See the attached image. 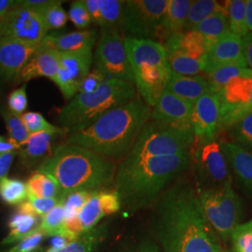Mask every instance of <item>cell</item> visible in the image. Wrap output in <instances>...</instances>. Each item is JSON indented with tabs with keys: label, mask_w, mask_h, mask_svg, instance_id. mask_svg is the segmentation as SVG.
Segmentation results:
<instances>
[{
	"label": "cell",
	"mask_w": 252,
	"mask_h": 252,
	"mask_svg": "<svg viewBox=\"0 0 252 252\" xmlns=\"http://www.w3.org/2000/svg\"><path fill=\"white\" fill-rule=\"evenodd\" d=\"M155 230L163 252H220V237L203 213L197 190L180 181L162 194Z\"/></svg>",
	"instance_id": "cell-1"
},
{
	"label": "cell",
	"mask_w": 252,
	"mask_h": 252,
	"mask_svg": "<svg viewBox=\"0 0 252 252\" xmlns=\"http://www.w3.org/2000/svg\"><path fill=\"white\" fill-rule=\"evenodd\" d=\"M190 164V154L140 157L126 155L114 177L122 206L135 211L148 207Z\"/></svg>",
	"instance_id": "cell-2"
},
{
	"label": "cell",
	"mask_w": 252,
	"mask_h": 252,
	"mask_svg": "<svg viewBox=\"0 0 252 252\" xmlns=\"http://www.w3.org/2000/svg\"><path fill=\"white\" fill-rule=\"evenodd\" d=\"M151 116L152 108L135 96L112 108L88 127L72 133L67 144L79 146L108 159L122 158L130 153Z\"/></svg>",
	"instance_id": "cell-3"
},
{
	"label": "cell",
	"mask_w": 252,
	"mask_h": 252,
	"mask_svg": "<svg viewBox=\"0 0 252 252\" xmlns=\"http://www.w3.org/2000/svg\"><path fill=\"white\" fill-rule=\"evenodd\" d=\"M54 179L60 199L74 191H98L114 182L116 166L107 157L79 146L61 145L38 166Z\"/></svg>",
	"instance_id": "cell-4"
},
{
	"label": "cell",
	"mask_w": 252,
	"mask_h": 252,
	"mask_svg": "<svg viewBox=\"0 0 252 252\" xmlns=\"http://www.w3.org/2000/svg\"><path fill=\"white\" fill-rule=\"evenodd\" d=\"M135 97L134 83L107 80L91 94H77L58 113V122L63 131L78 132L91 126L112 108Z\"/></svg>",
	"instance_id": "cell-5"
},
{
	"label": "cell",
	"mask_w": 252,
	"mask_h": 252,
	"mask_svg": "<svg viewBox=\"0 0 252 252\" xmlns=\"http://www.w3.org/2000/svg\"><path fill=\"white\" fill-rule=\"evenodd\" d=\"M203 213L218 236L229 241L234 228L241 223L243 203L233 188V180L218 189L197 191Z\"/></svg>",
	"instance_id": "cell-6"
},
{
	"label": "cell",
	"mask_w": 252,
	"mask_h": 252,
	"mask_svg": "<svg viewBox=\"0 0 252 252\" xmlns=\"http://www.w3.org/2000/svg\"><path fill=\"white\" fill-rule=\"evenodd\" d=\"M194 140L193 130L161 126L150 120L128 154L140 157L179 155L189 153Z\"/></svg>",
	"instance_id": "cell-7"
},
{
	"label": "cell",
	"mask_w": 252,
	"mask_h": 252,
	"mask_svg": "<svg viewBox=\"0 0 252 252\" xmlns=\"http://www.w3.org/2000/svg\"><path fill=\"white\" fill-rule=\"evenodd\" d=\"M168 0L126 1L121 28L126 37L159 39Z\"/></svg>",
	"instance_id": "cell-8"
},
{
	"label": "cell",
	"mask_w": 252,
	"mask_h": 252,
	"mask_svg": "<svg viewBox=\"0 0 252 252\" xmlns=\"http://www.w3.org/2000/svg\"><path fill=\"white\" fill-rule=\"evenodd\" d=\"M124 40L125 38L118 28H101V35L94 54L95 69L99 70L107 80L134 83Z\"/></svg>",
	"instance_id": "cell-9"
},
{
	"label": "cell",
	"mask_w": 252,
	"mask_h": 252,
	"mask_svg": "<svg viewBox=\"0 0 252 252\" xmlns=\"http://www.w3.org/2000/svg\"><path fill=\"white\" fill-rule=\"evenodd\" d=\"M190 160L196 171L197 191L220 189L233 180L225 155L216 140L199 145Z\"/></svg>",
	"instance_id": "cell-10"
},
{
	"label": "cell",
	"mask_w": 252,
	"mask_h": 252,
	"mask_svg": "<svg viewBox=\"0 0 252 252\" xmlns=\"http://www.w3.org/2000/svg\"><path fill=\"white\" fill-rule=\"evenodd\" d=\"M220 105V128L229 130L252 112V77L230 81L216 94Z\"/></svg>",
	"instance_id": "cell-11"
},
{
	"label": "cell",
	"mask_w": 252,
	"mask_h": 252,
	"mask_svg": "<svg viewBox=\"0 0 252 252\" xmlns=\"http://www.w3.org/2000/svg\"><path fill=\"white\" fill-rule=\"evenodd\" d=\"M48 29L36 9L16 7L3 22L0 37H10L32 44H40Z\"/></svg>",
	"instance_id": "cell-12"
},
{
	"label": "cell",
	"mask_w": 252,
	"mask_h": 252,
	"mask_svg": "<svg viewBox=\"0 0 252 252\" xmlns=\"http://www.w3.org/2000/svg\"><path fill=\"white\" fill-rule=\"evenodd\" d=\"M60 68L54 82L59 87L66 99L76 95L81 81L90 72L94 61L92 49L76 52L60 53Z\"/></svg>",
	"instance_id": "cell-13"
},
{
	"label": "cell",
	"mask_w": 252,
	"mask_h": 252,
	"mask_svg": "<svg viewBox=\"0 0 252 252\" xmlns=\"http://www.w3.org/2000/svg\"><path fill=\"white\" fill-rule=\"evenodd\" d=\"M191 125L195 139L206 143L215 140L220 128V105L216 94L207 93L194 104Z\"/></svg>",
	"instance_id": "cell-14"
},
{
	"label": "cell",
	"mask_w": 252,
	"mask_h": 252,
	"mask_svg": "<svg viewBox=\"0 0 252 252\" xmlns=\"http://www.w3.org/2000/svg\"><path fill=\"white\" fill-rule=\"evenodd\" d=\"M153 108L151 121L154 123L182 130H193L191 125L193 104L170 92L163 91Z\"/></svg>",
	"instance_id": "cell-15"
},
{
	"label": "cell",
	"mask_w": 252,
	"mask_h": 252,
	"mask_svg": "<svg viewBox=\"0 0 252 252\" xmlns=\"http://www.w3.org/2000/svg\"><path fill=\"white\" fill-rule=\"evenodd\" d=\"M40 44H32L10 37H0V78L17 79Z\"/></svg>",
	"instance_id": "cell-16"
},
{
	"label": "cell",
	"mask_w": 252,
	"mask_h": 252,
	"mask_svg": "<svg viewBox=\"0 0 252 252\" xmlns=\"http://www.w3.org/2000/svg\"><path fill=\"white\" fill-rule=\"evenodd\" d=\"M134 84L141 99L152 108L165 90L171 76L168 64L144 65L132 70Z\"/></svg>",
	"instance_id": "cell-17"
},
{
	"label": "cell",
	"mask_w": 252,
	"mask_h": 252,
	"mask_svg": "<svg viewBox=\"0 0 252 252\" xmlns=\"http://www.w3.org/2000/svg\"><path fill=\"white\" fill-rule=\"evenodd\" d=\"M224 66L247 67L242 51V38L228 33L207 50L204 60V72Z\"/></svg>",
	"instance_id": "cell-18"
},
{
	"label": "cell",
	"mask_w": 252,
	"mask_h": 252,
	"mask_svg": "<svg viewBox=\"0 0 252 252\" xmlns=\"http://www.w3.org/2000/svg\"><path fill=\"white\" fill-rule=\"evenodd\" d=\"M124 41L132 70L144 65L168 64L167 53L161 42L132 37H125Z\"/></svg>",
	"instance_id": "cell-19"
},
{
	"label": "cell",
	"mask_w": 252,
	"mask_h": 252,
	"mask_svg": "<svg viewBox=\"0 0 252 252\" xmlns=\"http://www.w3.org/2000/svg\"><path fill=\"white\" fill-rule=\"evenodd\" d=\"M59 68V52L39 45L36 54L33 55L20 73L17 81H28L45 77L54 81Z\"/></svg>",
	"instance_id": "cell-20"
},
{
	"label": "cell",
	"mask_w": 252,
	"mask_h": 252,
	"mask_svg": "<svg viewBox=\"0 0 252 252\" xmlns=\"http://www.w3.org/2000/svg\"><path fill=\"white\" fill-rule=\"evenodd\" d=\"M220 144L239 185L252 195V152L234 142Z\"/></svg>",
	"instance_id": "cell-21"
},
{
	"label": "cell",
	"mask_w": 252,
	"mask_h": 252,
	"mask_svg": "<svg viewBox=\"0 0 252 252\" xmlns=\"http://www.w3.org/2000/svg\"><path fill=\"white\" fill-rule=\"evenodd\" d=\"M96 33L97 31L95 29H89L67 34H47L40 42V46L60 53L76 52L85 49L93 50L97 37Z\"/></svg>",
	"instance_id": "cell-22"
},
{
	"label": "cell",
	"mask_w": 252,
	"mask_h": 252,
	"mask_svg": "<svg viewBox=\"0 0 252 252\" xmlns=\"http://www.w3.org/2000/svg\"><path fill=\"white\" fill-rule=\"evenodd\" d=\"M165 90L181 99L194 104L204 94L209 93L207 79L201 76H182L172 72Z\"/></svg>",
	"instance_id": "cell-23"
},
{
	"label": "cell",
	"mask_w": 252,
	"mask_h": 252,
	"mask_svg": "<svg viewBox=\"0 0 252 252\" xmlns=\"http://www.w3.org/2000/svg\"><path fill=\"white\" fill-rule=\"evenodd\" d=\"M192 1L190 0H168V4L162 19L160 40H165L173 36L184 32L189 9Z\"/></svg>",
	"instance_id": "cell-24"
},
{
	"label": "cell",
	"mask_w": 252,
	"mask_h": 252,
	"mask_svg": "<svg viewBox=\"0 0 252 252\" xmlns=\"http://www.w3.org/2000/svg\"><path fill=\"white\" fill-rule=\"evenodd\" d=\"M54 135L49 133H36L28 135L27 140L20 146L19 156L24 165L31 168L38 162H43L49 156Z\"/></svg>",
	"instance_id": "cell-25"
},
{
	"label": "cell",
	"mask_w": 252,
	"mask_h": 252,
	"mask_svg": "<svg viewBox=\"0 0 252 252\" xmlns=\"http://www.w3.org/2000/svg\"><path fill=\"white\" fill-rule=\"evenodd\" d=\"M162 45L166 52H180L201 60H204L207 54V45L204 37L195 30L173 35Z\"/></svg>",
	"instance_id": "cell-26"
},
{
	"label": "cell",
	"mask_w": 252,
	"mask_h": 252,
	"mask_svg": "<svg viewBox=\"0 0 252 252\" xmlns=\"http://www.w3.org/2000/svg\"><path fill=\"white\" fill-rule=\"evenodd\" d=\"M108 233L107 224L96 226L77 238L68 241L63 249L55 251L51 248L43 252H96Z\"/></svg>",
	"instance_id": "cell-27"
},
{
	"label": "cell",
	"mask_w": 252,
	"mask_h": 252,
	"mask_svg": "<svg viewBox=\"0 0 252 252\" xmlns=\"http://www.w3.org/2000/svg\"><path fill=\"white\" fill-rule=\"evenodd\" d=\"M204 37L207 50L213 45L220 37L230 33L227 9L220 11L204 20L194 29Z\"/></svg>",
	"instance_id": "cell-28"
},
{
	"label": "cell",
	"mask_w": 252,
	"mask_h": 252,
	"mask_svg": "<svg viewBox=\"0 0 252 252\" xmlns=\"http://www.w3.org/2000/svg\"><path fill=\"white\" fill-rule=\"evenodd\" d=\"M28 199L58 198L61 196V190L57 182L48 174L36 171L27 180Z\"/></svg>",
	"instance_id": "cell-29"
},
{
	"label": "cell",
	"mask_w": 252,
	"mask_h": 252,
	"mask_svg": "<svg viewBox=\"0 0 252 252\" xmlns=\"http://www.w3.org/2000/svg\"><path fill=\"white\" fill-rule=\"evenodd\" d=\"M38 217L34 214H27L18 211L11 217L9 222V233L3 240V244H17L39 224Z\"/></svg>",
	"instance_id": "cell-30"
},
{
	"label": "cell",
	"mask_w": 252,
	"mask_h": 252,
	"mask_svg": "<svg viewBox=\"0 0 252 252\" xmlns=\"http://www.w3.org/2000/svg\"><path fill=\"white\" fill-rule=\"evenodd\" d=\"M252 77V69L241 66H224L207 73L209 93L217 94L230 81L238 78Z\"/></svg>",
	"instance_id": "cell-31"
},
{
	"label": "cell",
	"mask_w": 252,
	"mask_h": 252,
	"mask_svg": "<svg viewBox=\"0 0 252 252\" xmlns=\"http://www.w3.org/2000/svg\"><path fill=\"white\" fill-rule=\"evenodd\" d=\"M226 10V7L221 6L218 1L214 0H197L192 1L189 9L188 17L184 28L185 31H192L204 20L220 11Z\"/></svg>",
	"instance_id": "cell-32"
},
{
	"label": "cell",
	"mask_w": 252,
	"mask_h": 252,
	"mask_svg": "<svg viewBox=\"0 0 252 252\" xmlns=\"http://www.w3.org/2000/svg\"><path fill=\"white\" fill-rule=\"evenodd\" d=\"M167 63L172 72L182 76H196L204 71V60L196 59L180 52H166Z\"/></svg>",
	"instance_id": "cell-33"
},
{
	"label": "cell",
	"mask_w": 252,
	"mask_h": 252,
	"mask_svg": "<svg viewBox=\"0 0 252 252\" xmlns=\"http://www.w3.org/2000/svg\"><path fill=\"white\" fill-rule=\"evenodd\" d=\"M98 191H94L92 194L78 214V220L84 233L96 227L100 220L106 217L101 206Z\"/></svg>",
	"instance_id": "cell-34"
},
{
	"label": "cell",
	"mask_w": 252,
	"mask_h": 252,
	"mask_svg": "<svg viewBox=\"0 0 252 252\" xmlns=\"http://www.w3.org/2000/svg\"><path fill=\"white\" fill-rule=\"evenodd\" d=\"M247 0H231L226 4L230 32L243 38L250 32L246 24Z\"/></svg>",
	"instance_id": "cell-35"
},
{
	"label": "cell",
	"mask_w": 252,
	"mask_h": 252,
	"mask_svg": "<svg viewBox=\"0 0 252 252\" xmlns=\"http://www.w3.org/2000/svg\"><path fill=\"white\" fill-rule=\"evenodd\" d=\"M36 10L40 14L48 31L62 28L67 23L68 16L62 6V1L47 0L44 5Z\"/></svg>",
	"instance_id": "cell-36"
},
{
	"label": "cell",
	"mask_w": 252,
	"mask_h": 252,
	"mask_svg": "<svg viewBox=\"0 0 252 252\" xmlns=\"http://www.w3.org/2000/svg\"><path fill=\"white\" fill-rule=\"evenodd\" d=\"M0 197L9 205H21L28 199L27 183L5 178L0 180Z\"/></svg>",
	"instance_id": "cell-37"
},
{
	"label": "cell",
	"mask_w": 252,
	"mask_h": 252,
	"mask_svg": "<svg viewBox=\"0 0 252 252\" xmlns=\"http://www.w3.org/2000/svg\"><path fill=\"white\" fill-rule=\"evenodd\" d=\"M126 1L98 0L102 17L101 28H118L121 26Z\"/></svg>",
	"instance_id": "cell-38"
},
{
	"label": "cell",
	"mask_w": 252,
	"mask_h": 252,
	"mask_svg": "<svg viewBox=\"0 0 252 252\" xmlns=\"http://www.w3.org/2000/svg\"><path fill=\"white\" fill-rule=\"evenodd\" d=\"M0 114L3 118L7 129L9 131V140H11L20 147L27 140L29 135L27 127L23 122L22 116L11 112L9 108L1 109Z\"/></svg>",
	"instance_id": "cell-39"
},
{
	"label": "cell",
	"mask_w": 252,
	"mask_h": 252,
	"mask_svg": "<svg viewBox=\"0 0 252 252\" xmlns=\"http://www.w3.org/2000/svg\"><path fill=\"white\" fill-rule=\"evenodd\" d=\"M64 223V210L62 204L59 202L55 207L42 217L41 221L37 226L45 236L59 235Z\"/></svg>",
	"instance_id": "cell-40"
},
{
	"label": "cell",
	"mask_w": 252,
	"mask_h": 252,
	"mask_svg": "<svg viewBox=\"0 0 252 252\" xmlns=\"http://www.w3.org/2000/svg\"><path fill=\"white\" fill-rule=\"evenodd\" d=\"M21 116L29 135L36 133H49L55 135L63 133V128L50 124L46 121L43 115L38 112H27Z\"/></svg>",
	"instance_id": "cell-41"
},
{
	"label": "cell",
	"mask_w": 252,
	"mask_h": 252,
	"mask_svg": "<svg viewBox=\"0 0 252 252\" xmlns=\"http://www.w3.org/2000/svg\"><path fill=\"white\" fill-rule=\"evenodd\" d=\"M230 240L232 252H252V219L236 226Z\"/></svg>",
	"instance_id": "cell-42"
},
{
	"label": "cell",
	"mask_w": 252,
	"mask_h": 252,
	"mask_svg": "<svg viewBox=\"0 0 252 252\" xmlns=\"http://www.w3.org/2000/svg\"><path fill=\"white\" fill-rule=\"evenodd\" d=\"M94 192V191H86V190L74 191L64 195L63 197L60 199V203L62 204L64 210V220L72 219L78 216L81 208L89 200Z\"/></svg>",
	"instance_id": "cell-43"
},
{
	"label": "cell",
	"mask_w": 252,
	"mask_h": 252,
	"mask_svg": "<svg viewBox=\"0 0 252 252\" xmlns=\"http://www.w3.org/2000/svg\"><path fill=\"white\" fill-rule=\"evenodd\" d=\"M234 143L252 152V112L230 129Z\"/></svg>",
	"instance_id": "cell-44"
},
{
	"label": "cell",
	"mask_w": 252,
	"mask_h": 252,
	"mask_svg": "<svg viewBox=\"0 0 252 252\" xmlns=\"http://www.w3.org/2000/svg\"><path fill=\"white\" fill-rule=\"evenodd\" d=\"M68 19L79 29H85L92 24L90 14L83 1H74L67 13Z\"/></svg>",
	"instance_id": "cell-45"
},
{
	"label": "cell",
	"mask_w": 252,
	"mask_h": 252,
	"mask_svg": "<svg viewBox=\"0 0 252 252\" xmlns=\"http://www.w3.org/2000/svg\"><path fill=\"white\" fill-rule=\"evenodd\" d=\"M45 235L40 232L38 228H36L32 233L28 234L24 239L15 245L9 252H34L40 250V245L42 243Z\"/></svg>",
	"instance_id": "cell-46"
},
{
	"label": "cell",
	"mask_w": 252,
	"mask_h": 252,
	"mask_svg": "<svg viewBox=\"0 0 252 252\" xmlns=\"http://www.w3.org/2000/svg\"><path fill=\"white\" fill-rule=\"evenodd\" d=\"M28 107L27 84H24L18 89L10 93L8 98V108L11 112L22 115Z\"/></svg>",
	"instance_id": "cell-47"
},
{
	"label": "cell",
	"mask_w": 252,
	"mask_h": 252,
	"mask_svg": "<svg viewBox=\"0 0 252 252\" xmlns=\"http://www.w3.org/2000/svg\"><path fill=\"white\" fill-rule=\"evenodd\" d=\"M107 81L106 77L97 69H94L81 81L78 94H91L99 88L100 86Z\"/></svg>",
	"instance_id": "cell-48"
},
{
	"label": "cell",
	"mask_w": 252,
	"mask_h": 252,
	"mask_svg": "<svg viewBox=\"0 0 252 252\" xmlns=\"http://www.w3.org/2000/svg\"><path fill=\"white\" fill-rule=\"evenodd\" d=\"M28 201L31 205L35 215L37 217H43L60 202V199L31 198L28 199Z\"/></svg>",
	"instance_id": "cell-49"
},
{
	"label": "cell",
	"mask_w": 252,
	"mask_h": 252,
	"mask_svg": "<svg viewBox=\"0 0 252 252\" xmlns=\"http://www.w3.org/2000/svg\"><path fill=\"white\" fill-rule=\"evenodd\" d=\"M16 154L17 152H11L0 155V180L7 178Z\"/></svg>",
	"instance_id": "cell-50"
},
{
	"label": "cell",
	"mask_w": 252,
	"mask_h": 252,
	"mask_svg": "<svg viewBox=\"0 0 252 252\" xmlns=\"http://www.w3.org/2000/svg\"><path fill=\"white\" fill-rule=\"evenodd\" d=\"M84 5L90 14L91 20L93 23L102 26V17L100 13L98 0H83Z\"/></svg>",
	"instance_id": "cell-51"
},
{
	"label": "cell",
	"mask_w": 252,
	"mask_h": 252,
	"mask_svg": "<svg viewBox=\"0 0 252 252\" xmlns=\"http://www.w3.org/2000/svg\"><path fill=\"white\" fill-rule=\"evenodd\" d=\"M242 51L247 67L252 69V33L242 38Z\"/></svg>",
	"instance_id": "cell-52"
},
{
	"label": "cell",
	"mask_w": 252,
	"mask_h": 252,
	"mask_svg": "<svg viewBox=\"0 0 252 252\" xmlns=\"http://www.w3.org/2000/svg\"><path fill=\"white\" fill-rule=\"evenodd\" d=\"M18 3L19 1L0 0V22L2 23V25L9 12L16 7H18Z\"/></svg>",
	"instance_id": "cell-53"
},
{
	"label": "cell",
	"mask_w": 252,
	"mask_h": 252,
	"mask_svg": "<svg viewBox=\"0 0 252 252\" xmlns=\"http://www.w3.org/2000/svg\"><path fill=\"white\" fill-rule=\"evenodd\" d=\"M131 252H160L158 247L151 241H144L136 246Z\"/></svg>",
	"instance_id": "cell-54"
},
{
	"label": "cell",
	"mask_w": 252,
	"mask_h": 252,
	"mask_svg": "<svg viewBox=\"0 0 252 252\" xmlns=\"http://www.w3.org/2000/svg\"><path fill=\"white\" fill-rule=\"evenodd\" d=\"M18 145L15 144L14 142H12L11 140H3L0 141V155L4 154V153H11V152H16L19 150Z\"/></svg>",
	"instance_id": "cell-55"
},
{
	"label": "cell",
	"mask_w": 252,
	"mask_h": 252,
	"mask_svg": "<svg viewBox=\"0 0 252 252\" xmlns=\"http://www.w3.org/2000/svg\"><path fill=\"white\" fill-rule=\"evenodd\" d=\"M246 24L250 33H252V0H247L246 4Z\"/></svg>",
	"instance_id": "cell-56"
},
{
	"label": "cell",
	"mask_w": 252,
	"mask_h": 252,
	"mask_svg": "<svg viewBox=\"0 0 252 252\" xmlns=\"http://www.w3.org/2000/svg\"><path fill=\"white\" fill-rule=\"evenodd\" d=\"M220 252H232V251H231L230 249H225V248H222Z\"/></svg>",
	"instance_id": "cell-57"
},
{
	"label": "cell",
	"mask_w": 252,
	"mask_h": 252,
	"mask_svg": "<svg viewBox=\"0 0 252 252\" xmlns=\"http://www.w3.org/2000/svg\"><path fill=\"white\" fill-rule=\"evenodd\" d=\"M3 140H5V138H4L3 136H1V135H0V141H3Z\"/></svg>",
	"instance_id": "cell-58"
},
{
	"label": "cell",
	"mask_w": 252,
	"mask_h": 252,
	"mask_svg": "<svg viewBox=\"0 0 252 252\" xmlns=\"http://www.w3.org/2000/svg\"><path fill=\"white\" fill-rule=\"evenodd\" d=\"M43 252V250H41V249H40V250H38V251H36V252Z\"/></svg>",
	"instance_id": "cell-59"
},
{
	"label": "cell",
	"mask_w": 252,
	"mask_h": 252,
	"mask_svg": "<svg viewBox=\"0 0 252 252\" xmlns=\"http://www.w3.org/2000/svg\"><path fill=\"white\" fill-rule=\"evenodd\" d=\"M1 28H2V23L0 22V32H1Z\"/></svg>",
	"instance_id": "cell-60"
}]
</instances>
